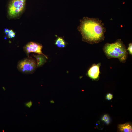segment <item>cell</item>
<instances>
[{"label": "cell", "mask_w": 132, "mask_h": 132, "mask_svg": "<svg viewBox=\"0 0 132 132\" xmlns=\"http://www.w3.org/2000/svg\"><path fill=\"white\" fill-rule=\"evenodd\" d=\"M103 24L98 19L84 17L81 20L78 28L82 35V40L91 44L103 40L105 32Z\"/></svg>", "instance_id": "obj_1"}, {"label": "cell", "mask_w": 132, "mask_h": 132, "mask_svg": "<svg viewBox=\"0 0 132 132\" xmlns=\"http://www.w3.org/2000/svg\"><path fill=\"white\" fill-rule=\"evenodd\" d=\"M103 51L108 58H118L121 62H125L127 58L128 53L126 47L120 39L114 43L106 44Z\"/></svg>", "instance_id": "obj_2"}, {"label": "cell", "mask_w": 132, "mask_h": 132, "mask_svg": "<svg viewBox=\"0 0 132 132\" xmlns=\"http://www.w3.org/2000/svg\"><path fill=\"white\" fill-rule=\"evenodd\" d=\"M17 67L19 71L23 73L32 74L37 67L36 62L34 59L29 56L19 61Z\"/></svg>", "instance_id": "obj_3"}, {"label": "cell", "mask_w": 132, "mask_h": 132, "mask_svg": "<svg viewBox=\"0 0 132 132\" xmlns=\"http://www.w3.org/2000/svg\"><path fill=\"white\" fill-rule=\"evenodd\" d=\"M26 1V0H12L8 8L9 16L14 18L21 13L24 10Z\"/></svg>", "instance_id": "obj_4"}, {"label": "cell", "mask_w": 132, "mask_h": 132, "mask_svg": "<svg viewBox=\"0 0 132 132\" xmlns=\"http://www.w3.org/2000/svg\"><path fill=\"white\" fill-rule=\"evenodd\" d=\"M42 46L41 44L33 42H30L24 46V50L28 55L30 53L33 52L45 55L42 52Z\"/></svg>", "instance_id": "obj_5"}, {"label": "cell", "mask_w": 132, "mask_h": 132, "mask_svg": "<svg viewBox=\"0 0 132 132\" xmlns=\"http://www.w3.org/2000/svg\"><path fill=\"white\" fill-rule=\"evenodd\" d=\"M100 64H94L88 71V74L91 78L96 80L99 77L100 73Z\"/></svg>", "instance_id": "obj_6"}, {"label": "cell", "mask_w": 132, "mask_h": 132, "mask_svg": "<svg viewBox=\"0 0 132 132\" xmlns=\"http://www.w3.org/2000/svg\"><path fill=\"white\" fill-rule=\"evenodd\" d=\"M36 59L37 67H40L43 65L46 62L47 56L45 55L39 54L37 55H33Z\"/></svg>", "instance_id": "obj_7"}, {"label": "cell", "mask_w": 132, "mask_h": 132, "mask_svg": "<svg viewBox=\"0 0 132 132\" xmlns=\"http://www.w3.org/2000/svg\"><path fill=\"white\" fill-rule=\"evenodd\" d=\"M118 128L120 131L122 132H132V126L129 123L120 124L118 125Z\"/></svg>", "instance_id": "obj_8"}, {"label": "cell", "mask_w": 132, "mask_h": 132, "mask_svg": "<svg viewBox=\"0 0 132 132\" xmlns=\"http://www.w3.org/2000/svg\"><path fill=\"white\" fill-rule=\"evenodd\" d=\"M55 44L59 48H64L66 45L65 42L64 40L62 38L60 37H58L56 39Z\"/></svg>", "instance_id": "obj_9"}, {"label": "cell", "mask_w": 132, "mask_h": 132, "mask_svg": "<svg viewBox=\"0 0 132 132\" xmlns=\"http://www.w3.org/2000/svg\"><path fill=\"white\" fill-rule=\"evenodd\" d=\"M5 32L6 34H7L8 37L9 38H13L15 36V33L12 30L6 29L5 30Z\"/></svg>", "instance_id": "obj_10"}, {"label": "cell", "mask_w": 132, "mask_h": 132, "mask_svg": "<svg viewBox=\"0 0 132 132\" xmlns=\"http://www.w3.org/2000/svg\"><path fill=\"white\" fill-rule=\"evenodd\" d=\"M109 116L107 114L104 115L102 119V120L104 121L105 122L109 120Z\"/></svg>", "instance_id": "obj_11"}, {"label": "cell", "mask_w": 132, "mask_h": 132, "mask_svg": "<svg viewBox=\"0 0 132 132\" xmlns=\"http://www.w3.org/2000/svg\"><path fill=\"white\" fill-rule=\"evenodd\" d=\"M32 102L31 101H30L25 103V105L27 107L30 108L32 105Z\"/></svg>", "instance_id": "obj_12"}, {"label": "cell", "mask_w": 132, "mask_h": 132, "mask_svg": "<svg viewBox=\"0 0 132 132\" xmlns=\"http://www.w3.org/2000/svg\"><path fill=\"white\" fill-rule=\"evenodd\" d=\"M132 43H130L129 44V47L127 50L129 51V53L131 54H132Z\"/></svg>", "instance_id": "obj_13"}, {"label": "cell", "mask_w": 132, "mask_h": 132, "mask_svg": "<svg viewBox=\"0 0 132 132\" xmlns=\"http://www.w3.org/2000/svg\"><path fill=\"white\" fill-rule=\"evenodd\" d=\"M113 98L112 95L110 93H109L107 94L106 96V99L108 100H110Z\"/></svg>", "instance_id": "obj_14"}, {"label": "cell", "mask_w": 132, "mask_h": 132, "mask_svg": "<svg viewBox=\"0 0 132 132\" xmlns=\"http://www.w3.org/2000/svg\"><path fill=\"white\" fill-rule=\"evenodd\" d=\"M105 122L107 124H108L110 123V121H109V120H108V121Z\"/></svg>", "instance_id": "obj_15"}]
</instances>
